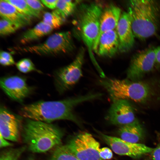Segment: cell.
<instances>
[{
	"mask_svg": "<svg viewBox=\"0 0 160 160\" xmlns=\"http://www.w3.org/2000/svg\"><path fill=\"white\" fill-rule=\"evenodd\" d=\"M101 137L116 153L137 158L149 153L153 148L140 143H133L125 141L121 138L101 133Z\"/></svg>",
	"mask_w": 160,
	"mask_h": 160,
	"instance_id": "10",
	"label": "cell"
},
{
	"mask_svg": "<svg viewBox=\"0 0 160 160\" xmlns=\"http://www.w3.org/2000/svg\"><path fill=\"white\" fill-rule=\"evenodd\" d=\"M78 3L76 1L58 0L55 9L65 20L75 12Z\"/></svg>",
	"mask_w": 160,
	"mask_h": 160,
	"instance_id": "20",
	"label": "cell"
},
{
	"mask_svg": "<svg viewBox=\"0 0 160 160\" xmlns=\"http://www.w3.org/2000/svg\"><path fill=\"white\" fill-rule=\"evenodd\" d=\"M119 42L116 30L107 31L100 36L97 53L100 56L112 57L119 51Z\"/></svg>",
	"mask_w": 160,
	"mask_h": 160,
	"instance_id": "16",
	"label": "cell"
},
{
	"mask_svg": "<svg viewBox=\"0 0 160 160\" xmlns=\"http://www.w3.org/2000/svg\"><path fill=\"white\" fill-rule=\"evenodd\" d=\"M20 28L19 26L9 21L2 18L0 19L1 36H6L13 33Z\"/></svg>",
	"mask_w": 160,
	"mask_h": 160,
	"instance_id": "25",
	"label": "cell"
},
{
	"mask_svg": "<svg viewBox=\"0 0 160 160\" xmlns=\"http://www.w3.org/2000/svg\"><path fill=\"white\" fill-rule=\"evenodd\" d=\"M116 30L119 40V51L122 52L129 51L134 45L135 37L127 12L121 13Z\"/></svg>",
	"mask_w": 160,
	"mask_h": 160,
	"instance_id": "14",
	"label": "cell"
},
{
	"mask_svg": "<svg viewBox=\"0 0 160 160\" xmlns=\"http://www.w3.org/2000/svg\"><path fill=\"white\" fill-rule=\"evenodd\" d=\"M66 145L80 160H103L99 155V143L89 133L83 132L78 134Z\"/></svg>",
	"mask_w": 160,
	"mask_h": 160,
	"instance_id": "8",
	"label": "cell"
},
{
	"mask_svg": "<svg viewBox=\"0 0 160 160\" xmlns=\"http://www.w3.org/2000/svg\"><path fill=\"white\" fill-rule=\"evenodd\" d=\"M156 47H149L138 52L132 58L127 71V79L141 80L155 66Z\"/></svg>",
	"mask_w": 160,
	"mask_h": 160,
	"instance_id": "9",
	"label": "cell"
},
{
	"mask_svg": "<svg viewBox=\"0 0 160 160\" xmlns=\"http://www.w3.org/2000/svg\"><path fill=\"white\" fill-rule=\"evenodd\" d=\"M21 135L30 151L43 153L60 145L63 134L51 123L26 119L22 127Z\"/></svg>",
	"mask_w": 160,
	"mask_h": 160,
	"instance_id": "2",
	"label": "cell"
},
{
	"mask_svg": "<svg viewBox=\"0 0 160 160\" xmlns=\"http://www.w3.org/2000/svg\"><path fill=\"white\" fill-rule=\"evenodd\" d=\"M19 11L31 18L38 17L37 15L29 6L25 0H5Z\"/></svg>",
	"mask_w": 160,
	"mask_h": 160,
	"instance_id": "23",
	"label": "cell"
},
{
	"mask_svg": "<svg viewBox=\"0 0 160 160\" xmlns=\"http://www.w3.org/2000/svg\"><path fill=\"white\" fill-rule=\"evenodd\" d=\"M12 145V144L7 141L0 134V147H4L10 146Z\"/></svg>",
	"mask_w": 160,
	"mask_h": 160,
	"instance_id": "33",
	"label": "cell"
},
{
	"mask_svg": "<svg viewBox=\"0 0 160 160\" xmlns=\"http://www.w3.org/2000/svg\"><path fill=\"white\" fill-rule=\"evenodd\" d=\"M26 149L24 146L5 151L1 154L0 160H18Z\"/></svg>",
	"mask_w": 160,
	"mask_h": 160,
	"instance_id": "24",
	"label": "cell"
},
{
	"mask_svg": "<svg viewBox=\"0 0 160 160\" xmlns=\"http://www.w3.org/2000/svg\"><path fill=\"white\" fill-rule=\"evenodd\" d=\"M65 20L55 9L51 12H46L43 15V21L53 29L59 28Z\"/></svg>",
	"mask_w": 160,
	"mask_h": 160,
	"instance_id": "22",
	"label": "cell"
},
{
	"mask_svg": "<svg viewBox=\"0 0 160 160\" xmlns=\"http://www.w3.org/2000/svg\"><path fill=\"white\" fill-rule=\"evenodd\" d=\"M112 101L105 117L110 123L121 126L136 119L135 108L129 100L120 99Z\"/></svg>",
	"mask_w": 160,
	"mask_h": 160,
	"instance_id": "11",
	"label": "cell"
},
{
	"mask_svg": "<svg viewBox=\"0 0 160 160\" xmlns=\"http://www.w3.org/2000/svg\"><path fill=\"white\" fill-rule=\"evenodd\" d=\"M19 117L3 105L0 110V134L6 139L17 142L20 134Z\"/></svg>",
	"mask_w": 160,
	"mask_h": 160,
	"instance_id": "13",
	"label": "cell"
},
{
	"mask_svg": "<svg viewBox=\"0 0 160 160\" xmlns=\"http://www.w3.org/2000/svg\"><path fill=\"white\" fill-rule=\"evenodd\" d=\"M41 1L47 7L51 9H54L56 8L58 0H42Z\"/></svg>",
	"mask_w": 160,
	"mask_h": 160,
	"instance_id": "31",
	"label": "cell"
},
{
	"mask_svg": "<svg viewBox=\"0 0 160 160\" xmlns=\"http://www.w3.org/2000/svg\"><path fill=\"white\" fill-rule=\"evenodd\" d=\"M49 160H80L66 145L57 147Z\"/></svg>",
	"mask_w": 160,
	"mask_h": 160,
	"instance_id": "21",
	"label": "cell"
},
{
	"mask_svg": "<svg viewBox=\"0 0 160 160\" xmlns=\"http://www.w3.org/2000/svg\"><path fill=\"white\" fill-rule=\"evenodd\" d=\"M75 20L76 31L87 47L94 64H97L92 55L99 35L100 18L103 10L99 4H83L79 6Z\"/></svg>",
	"mask_w": 160,
	"mask_h": 160,
	"instance_id": "5",
	"label": "cell"
},
{
	"mask_svg": "<svg viewBox=\"0 0 160 160\" xmlns=\"http://www.w3.org/2000/svg\"><path fill=\"white\" fill-rule=\"evenodd\" d=\"M127 12L135 37L144 40L156 33L159 24L160 7L155 1L130 0Z\"/></svg>",
	"mask_w": 160,
	"mask_h": 160,
	"instance_id": "3",
	"label": "cell"
},
{
	"mask_svg": "<svg viewBox=\"0 0 160 160\" xmlns=\"http://www.w3.org/2000/svg\"><path fill=\"white\" fill-rule=\"evenodd\" d=\"M1 88L11 99L22 102L30 94L31 88L25 79L18 76L3 77L0 81Z\"/></svg>",
	"mask_w": 160,
	"mask_h": 160,
	"instance_id": "12",
	"label": "cell"
},
{
	"mask_svg": "<svg viewBox=\"0 0 160 160\" xmlns=\"http://www.w3.org/2000/svg\"><path fill=\"white\" fill-rule=\"evenodd\" d=\"M53 30L50 26L42 21L25 32L21 36V42L26 44L37 39L49 34Z\"/></svg>",
	"mask_w": 160,
	"mask_h": 160,
	"instance_id": "19",
	"label": "cell"
},
{
	"mask_svg": "<svg viewBox=\"0 0 160 160\" xmlns=\"http://www.w3.org/2000/svg\"><path fill=\"white\" fill-rule=\"evenodd\" d=\"M118 133L120 138L133 143H139L144 137L142 126L137 119L131 123L121 126Z\"/></svg>",
	"mask_w": 160,
	"mask_h": 160,
	"instance_id": "18",
	"label": "cell"
},
{
	"mask_svg": "<svg viewBox=\"0 0 160 160\" xmlns=\"http://www.w3.org/2000/svg\"><path fill=\"white\" fill-rule=\"evenodd\" d=\"M29 6L39 15L44 8L41 0H25Z\"/></svg>",
	"mask_w": 160,
	"mask_h": 160,
	"instance_id": "28",
	"label": "cell"
},
{
	"mask_svg": "<svg viewBox=\"0 0 160 160\" xmlns=\"http://www.w3.org/2000/svg\"><path fill=\"white\" fill-rule=\"evenodd\" d=\"M85 50L80 49L74 60L68 65L57 70L54 75L55 84L57 91L63 93L76 83L82 76V66Z\"/></svg>",
	"mask_w": 160,
	"mask_h": 160,
	"instance_id": "7",
	"label": "cell"
},
{
	"mask_svg": "<svg viewBox=\"0 0 160 160\" xmlns=\"http://www.w3.org/2000/svg\"><path fill=\"white\" fill-rule=\"evenodd\" d=\"M155 56V66L160 68V46L156 48Z\"/></svg>",
	"mask_w": 160,
	"mask_h": 160,
	"instance_id": "32",
	"label": "cell"
},
{
	"mask_svg": "<svg viewBox=\"0 0 160 160\" xmlns=\"http://www.w3.org/2000/svg\"><path fill=\"white\" fill-rule=\"evenodd\" d=\"M0 63L4 66L11 65L15 63L11 55L7 52L2 51L0 53Z\"/></svg>",
	"mask_w": 160,
	"mask_h": 160,
	"instance_id": "27",
	"label": "cell"
},
{
	"mask_svg": "<svg viewBox=\"0 0 160 160\" xmlns=\"http://www.w3.org/2000/svg\"><path fill=\"white\" fill-rule=\"evenodd\" d=\"M99 83L107 91L112 101L124 99L145 104L154 95L153 86L147 81L105 78Z\"/></svg>",
	"mask_w": 160,
	"mask_h": 160,
	"instance_id": "4",
	"label": "cell"
},
{
	"mask_svg": "<svg viewBox=\"0 0 160 160\" xmlns=\"http://www.w3.org/2000/svg\"><path fill=\"white\" fill-rule=\"evenodd\" d=\"M73 48L71 33L66 31L54 33L43 43L24 47L22 50L40 55H55L69 52Z\"/></svg>",
	"mask_w": 160,
	"mask_h": 160,
	"instance_id": "6",
	"label": "cell"
},
{
	"mask_svg": "<svg viewBox=\"0 0 160 160\" xmlns=\"http://www.w3.org/2000/svg\"><path fill=\"white\" fill-rule=\"evenodd\" d=\"M99 155L100 158L103 160H110L113 156V154L111 150L106 147L100 148Z\"/></svg>",
	"mask_w": 160,
	"mask_h": 160,
	"instance_id": "29",
	"label": "cell"
},
{
	"mask_svg": "<svg viewBox=\"0 0 160 160\" xmlns=\"http://www.w3.org/2000/svg\"><path fill=\"white\" fill-rule=\"evenodd\" d=\"M0 15L5 19L19 26L20 28L30 23L31 18L17 10L5 0L0 1Z\"/></svg>",
	"mask_w": 160,
	"mask_h": 160,
	"instance_id": "17",
	"label": "cell"
},
{
	"mask_svg": "<svg viewBox=\"0 0 160 160\" xmlns=\"http://www.w3.org/2000/svg\"><path fill=\"white\" fill-rule=\"evenodd\" d=\"M17 69L21 72L27 73L33 71H37L34 65L29 59L25 58L18 61L16 64Z\"/></svg>",
	"mask_w": 160,
	"mask_h": 160,
	"instance_id": "26",
	"label": "cell"
},
{
	"mask_svg": "<svg viewBox=\"0 0 160 160\" xmlns=\"http://www.w3.org/2000/svg\"><path fill=\"white\" fill-rule=\"evenodd\" d=\"M102 94L89 93L57 101H40L24 105L19 111L20 115L26 119L47 123L57 120H66L80 124L74 109L86 101L99 99Z\"/></svg>",
	"mask_w": 160,
	"mask_h": 160,
	"instance_id": "1",
	"label": "cell"
},
{
	"mask_svg": "<svg viewBox=\"0 0 160 160\" xmlns=\"http://www.w3.org/2000/svg\"><path fill=\"white\" fill-rule=\"evenodd\" d=\"M121 14L120 9L113 4L103 9L100 18L99 33L93 49L95 52L100 36L104 33L116 29Z\"/></svg>",
	"mask_w": 160,
	"mask_h": 160,
	"instance_id": "15",
	"label": "cell"
},
{
	"mask_svg": "<svg viewBox=\"0 0 160 160\" xmlns=\"http://www.w3.org/2000/svg\"><path fill=\"white\" fill-rule=\"evenodd\" d=\"M151 160H160V143L151 153Z\"/></svg>",
	"mask_w": 160,
	"mask_h": 160,
	"instance_id": "30",
	"label": "cell"
},
{
	"mask_svg": "<svg viewBox=\"0 0 160 160\" xmlns=\"http://www.w3.org/2000/svg\"><path fill=\"white\" fill-rule=\"evenodd\" d=\"M28 160H33V159H29Z\"/></svg>",
	"mask_w": 160,
	"mask_h": 160,
	"instance_id": "34",
	"label": "cell"
}]
</instances>
